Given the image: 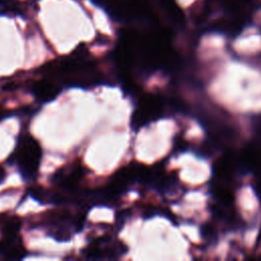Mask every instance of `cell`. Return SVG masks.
Returning a JSON list of instances; mask_svg holds the SVG:
<instances>
[{"mask_svg": "<svg viewBox=\"0 0 261 261\" xmlns=\"http://www.w3.org/2000/svg\"><path fill=\"white\" fill-rule=\"evenodd\" d=\"M11 158L22 177L27 180H32L36 177L39 170L42 158L41 146L30 134L23 133L18 138Z\"/></svg>", "mask_w": 261, "mask_h": 261, "instance_id": "6da1fadb", "label": "cell"}, {"mask_svg": "<svg viewBox=\"0 0 261 261\" xmlns=\"http://www.w3.org/2000/svg\"><path fill=\"white\" fill-rule=\"evenodd\" d=\"M81 218L72 217L68 211H50L43 220L48 234L59 242L68 241L75 228L81 227Z\"/></svg>", "mask_w": 261, "mask_h": 261, "instance_id": "7a4b0ae2", "label": "cell"}, {"mask_svg": "<svg viewBox=\"0 0 261 261\" xmlns=\"http://www.w3.org/2000/svg\"><path fill=\"white\" fill-rule=\"evenodd\" d=\"M18 229L19 222L17 220L7 222L3 228V236L0 240V255L6 259H21L25 255V248L17 234Z\"/></svg>", "mask_w": 261, "mask_h": 261, "instance_id": "3957f363", "label": "cell"}, {"mask_svg": "<svg viewBox=\"0 0 261 261\" xmlns=\"http://www.w3.org/2000/svg\"><path fill=\"white\" fill-rule=\"evenodd\" d=\"M82 167L76 163L60 167L52 176V181L61 190L72 191L82 176Z\"/></svg>", "mask_w": 261, "mask_h": 261, "instance_id": "277c9868", "label": "cell"}, {"mask_svg": "<svg viewBox=\"0 0 261 261\" xmlns=\"http://www.w3.org/2000/svg\"><path fill=\"white\" fill-rule=\"evenodd\" d=\"M60 92L61 85L49 76H45L33 85V94L35 98L41 103L52 101L58 96Z\"/></svg>", "mask_w": 261, "mask_h": 261, "instance_id": "5b68a950", "label": "cell"}, {"mask_svg": "<svg viewBox=\"0 0 261 261\" xmlns=\"http://www.w3.org/2000/svg\"><path fill=\"white\" fill-rule=\"evenodd\" d=\"M20 3L17 0H0V13L6 15H16L21 12Z\"/></svg>", "mask_w": 261, "mask_h": 261, "instance_id": "8992f818", "label": "cell"}, {"mask_svg": "<svg viewBox=\"0 0 261 261\" xmlns=\"http://www.w3.org/2000/svg\"><path fill=\"white\" fill-rule=\"evenodd\" d=\"M6 177V172H5V169L0 165V184L3 182V180L5 179Z\"/></svg>", "mask_w": 261, "mask_h": 261, "instance_id": "52a82bcc", "label": "cell"}, {"mask_svg": "<svg viewBox=\"0 0 261 261\" xmlns=\"http://www.w3.org/2000/svg\"><path fill=\"white\" fill-rule=\"evenodd\" d=\"M7 115H8L7 111H6V110H4L2 107H0V120H1V119H3L4 117H6Z\"/></svg>", "mask_w": 261, "mask_h": 261, "instance_id": "ba28073f", "label": "cell"}]
</instances>
